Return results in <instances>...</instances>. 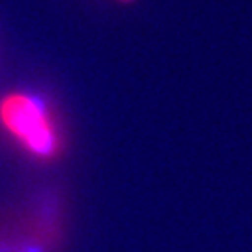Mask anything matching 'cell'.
Instances as JSON below:
<instances>
[{
    "label": "cell",
    "instance_id": "6da1fadb",
    "mask_svg": "<svg viewBox=\"0 0 252 252\" xmlns=\"http://www.w3.org/2000/svg\"><path fill=\"white\" fill-rule=\"evenodd\" d=\"M0 129L34 161H54L63 148L58 118L43 95L11 92L0 97Z\"/></svg>",
    "mask_w": 252,
    "mask_h": 252
},
{
    "label": "cell",
    "instance_id": "7a4b0ae2",
    "mask_svg": "<svg viewBox=\"0 0 252 252\" xmlns=\"http://www.w3.org/2000/svg\"><path fill=\"white\" fill-rule=\"evenodd\" d=\"M116 2H120V4H133L135 0H116Z\"/></svg>",
    "mask_w": 252,
    "mask_h": 252
}]
</instances>
